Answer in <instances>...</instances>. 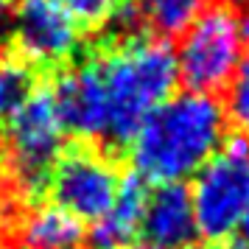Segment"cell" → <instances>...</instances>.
I'll return each instance as SVG.
<instances>
[{
  "instance_id": "8",
  "label": "cell",
  "mask_w": 249,
  "mask_h": 249,
  "mask_svg": "<svg viewBox=\"0 0 249 249\" xmlns=\"http://www.w3.org/2000/svg\"><path fill=\"white\" fill-rule=\"evenodd\" d=\"M140 232L151 249H191L199 235L191 191L185 185H157L148 191Z\"/></svg>"
},
{
  "instance_id": "18",
  "label": "cell",
  "mask_w": 249,
  "mask_h": 249,
  "mask_svg": "<svg viewBox=\"0 0 249 249\" xmlns=\"http://www.w3.org/2000/svg\"><path fill=\"white\" fill-rule=\"evenodd\" d=\"M221 249H249L247 244H232V247H221Z\"/></svg>"
},
{
  "instance_id": "14",
  "label": "cell",
  "mask_w": 249,
  "mask_h": 249,
  "mask_svg": "<svg viewBox=\"0 0 249 249\" xmlns=\"http://www.w3.org/2000/svg\"><path fill=\"white\" fill-rule=\"evenodd\" d=\"M79 28H104L129 14L135 0H59Z\"/></svg>"
},
{
  "instance_id": "1",
  "label": "cell",
  "mask_w": 249,
  "mask_h": 249,
  "mask_svg": "<svg viewBox=\"0 0 249 249\" xmlns=\"http://www.w3.org/2000/svg\"><path fill=\"white\" fill-rule=\"evenodd\" d=\"M179 81L165 39L129 34L92 51L51 87L62 129L81 143L129 146L137 129Z\"/></svg>"
},
{
  "instance_id": "17",
  "label": "cell",
  "mask_w": 249,
  "mask_h": 249,
  "mask_svg": "<svg viewBox=\"0 0 249 249\" xmlns=\"http://www.w3.org/2000/svg\"><path fill=\"white\" fill-rule=\"evenodd\" d=\"M124 249H151L148 244H129V247H124Z\"/></svg>"
},
{
  "instance_id": "13",
  "label": "cell",
  "mask_w": 249,
  "mask_h": 249,
  "mask_svg": "<svg viewBox=\"0 0 249 249\" xmlns=\"http://www.w3.org/2000/svg\"><path fill=\"white\" fill-rule=\"evenodd\" d=\"M224 118H227V126L232 124L238 137L249 143V48L244 51L232 79L227 84Z\"/></svg>"
},
{
  "instance_id": "2",
  "label": "cell",
  "mask_w": 249,
  "mask_h": 249,
  "mask_svg": "<svg viewBox=\"0 0 249 249\" xmlns=\"http://www.w3.org/2000/svg\"><path fill=\"white\" fill-rule=\"evenodd\" d=\"M227 140L224 107L207 92H177L132 137V165L143 182L182 185Z\"/></svg>"
},
{
  "instance_id": "15",
  "label": "cell",
  "mask_w": 249,
  "mask_h": 249,
  "mask_svg": "<svg viewBox=\"0 0 249 249\" xmlns=\"http://www.w3.org/2000/svg\"><path fill=\"white\" fill-rule=\"evenodd\" d=\"M238 232L244 235V244L249 247V210H247V215L241 218V227H238Z\"/></svg>"
},
{
  "instance_id": "5",
  "label": "cell",
  "mask_w": 249,
  "mask_h": 249,
  "mask_svg": "<svg viewBox=\"0 0 249 249\" xmlns=\"http://www.w3.org/2000/svg\"><path fill=\"white\" fill-rule=\"evenodd\" d=\"M6 132L12 146V165L23 191L31 199L45 196L51 168L65 146V129L56 112L53 90L48 84H39L25 107L14 115V121L6 126Z\"/></svg>"
},
{
  "instance_id": "12",
  "label": "cell",
  "mask_w": 249,
  "mask_h": 249,
  "mask_svg": "<svg viewBox=\"0 0 249 249\" xmlns=\"http://www.w3.org/2000/svg\"><path fill=\"white\" fill-rule=\"evenodd\" d=\"M143 23L154 31V36L185 34L188 25L204 12L207 0H135Z\"/></svg>"
},
{
  "instance_id": "9",
  "label": "cell",
  "mask_w": 249,
  "mask_h": 249,
  "mask_svg": "<svg viewBox=\"0 0 249 249\" xmlns=\"http://www.w3.org/2000/svg\"><path fill=\"white\" fill-rule=\"evenodd\" d=\"M146 199H148V182H143L137 174L124 177L112 207L98 221H92V230L87 232L84 249H124V247H129L135 241V235L140 232Z\"/></svg>"
},
{
  "instance_id": "3",
  "label": "cell",
  "mask_w": 249,
  "mask_h": 249,
  "mask_svg": "<svg viewBox=\"0 0 249 249\" xmlns=\"http://www.w3.org/2000/svg\"><path fill=\"white\" fill-rule=\"evenodd\" d=\"M196 232L210 244L232 238L249 210V143L224 140L193 177L191 188Z\"/></svg>"
},
{
  "instance_id": "4",
  "label": "cell",
  "mask_w": 249,
  "mask_h": 249,
  "mask_svg": "<svg viewBox=\"0 0 249 249\" xmlns=\"http://www.w3.org/2000/svg\"><path fill=\"white\" fill-rule=\"evenodd\" d=\"M244 51L247 34L241 14L232 6H204L182 34L179 51H174L177 73L188 90L213 95L230 84Z\"/></svg>"
},
{
  "instance_id": "10",
  "label": "cell",
  "mask_w": 249,
  "mask_h": 249,
  "mask_svg": "<svg viewBox=\"0 0 249 249\" xmlns=\"http://www.w3.org/2000/svg\"><path fill=\"white\" fill-rule=\"evenodd\" d=\"M17 238L23 249H84L87 230L84 221L68 210L56 204H39L25 215Z\"/></svg>"
},
{
  "instance_id": "6",
  "label": "cell",
  "mask_w": 249,
  "mask_h": 249,
  "mask_svg": "<svg viewBox=\"0 0 249 249\" xmlns=\"http://www.w3.org/2000/svg\"><path fill=\"white\" fill-rule=\"evenodd\" d=\"M121 171L101 148L92 143H76L73 148H62L51 177H48V196L56 207L68 210L79 221H98L112 207Z\"/></svg>"
},
{
  "instance_id": "16",
  "label": "cell",
  "mask_w": 249,
  "mask_h": 249,
  "mask_svg": "<svg viewBox=\"0 0 249 249\" xmlns=\"http://www.w3.org/2000/svg\"><path fill=\"white\" fill-rule=\"evenodd\" d=\"M12 3H14V0H0V14L9 12V9H12Z\"/></svg>"
},
{
  "instance_id": "11",
  "label": "cell",
  "mask_w": 249,
  "mask_h": 249,
  "mask_svg": "<svg viewBox=\"0 0 249 249\" xmlns=\"http://www.w3.org/2000/svg\"><path fill=\"white\" fill-rule=\"evenodd\" d=\"M36 73L31 65H25L17 56H3L0 59V129L14 121V115L25 107V101L34 95L39 87Z\"/></svg>"
},
{
  "instance_id": "7",
  "label": "cell",
  "mask_w": 249,
  "mask_h": 249,
  "mask_svg": "<svg viewBox=\"0 0 249 249\" xmlns=\"http://www.w3.org/2000/svg\"><path fill=\"white\" fill-rule=\"evenodd\" d=\"M9 45L12 56L23 59L36 73H51L79 56L81 28L59 0H14Z\"/></svg>"
},
{
  "instance_id": "19",
  "label": "cell",
  "mask_w": 249,
  "mask_h": 249,
  "mask_svg": "<svg viewBox=\"0 0 249 249\" xmlns=\"http://www.w3.org/2000/svg\"><path fill=\"white\" fill-rule=\"evenodd\" d=\"M238 3H247V6H249V0H238Z\"/></svg>"
}]
</instances>
